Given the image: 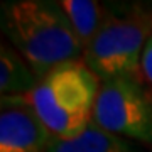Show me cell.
<instances>
[{
  "label": "cell",
  "mask_w": 152,
  "mask_h": 152,
  "mask_svg": "<svg viewBox=\"0 0 152 152\" xmlns=\"http://www.w3.org/2000/svg\"><path fill=\"white\" fill-rule=\"evenodd\" d=\"M48 152H135V149L129 140L103 130L91 120L80 135L53 140Z\"/></svg>",
  "instance_id": "7"
},
{
  "label": "cell",
  "mask_w": 152,
  "mask_h": 152,
  "mask_svg": "<svg viewBox=\"0 0 152 152\" xmlns=\"http://www.w3.org/2000/svg\"><path fill=\"white\" fill-rule=\"evenodd\" d=\"M152 36V12L134 7L112 10L110 17L85 48L83 63L102 80L142 78L140 61Z\"/></svg>",
  "instance_id": "3"
},
{
  "label": "cell",
  "mask_w": 152,
  "mask_h": 152,
  "mask_svg": "<svg viewBox=\"0 0 152 152\" xmlns=\"http://www.w3.org/2000/svg\"><path fill=\"white\" fill-rule=\"evenodd\" d=\"M39 80L15 49L2 44L0 49V93L2 96H24L31 95Z\"/></svg>",
  "instance_id": "6"
},
{
  "label": "cell",
  "mask_w": 152,
  "mask_h": 152,
  "mask_svg": "<svg viewBox=\"0 0 152 152\" xmlns=\"http://www.w3.org/2000/svg\"><path fill=\"white\" fill-rule=\"evenodd\" d=\"M59 4L83 48L91 42L112 14V9L93 0H63Z\"/></svg>",
  "instance_id": "8"
},
{
  "label": "cell",
  "mask_w": 152,
  "mask_h": 152,
  "mask_svg": "<svg viewBox=\"0 0 152 152\" xmlns=\"http://www.w3.org/2000/svg\"><path fill=\"white\" fill-rule=\"evenodd\" d=\"M100 86L102 80L83 61H69L46 73L29 100L53 140H64L91 124Z\"/></svg>",
  "instance_id": "2"
},
{
  "label": "cell",
  "mask_w": 152,
  "mask_h": 152,
  "mask_svg": "<svg viewBox=\"0 0 152 152\" xmlns=\"http://www.w3.org/2000/svg\"><path fill=\"white\" fill-rule=\"evenodd\" d=\"M93 122L125 140L152 147V90L142 78H113L102 81Z\"/></svg>",
  "instance_id": "4"
},
{
  "label": "cell",
  "mask_w": 152,
  "mask_h": 152,
  "mask_svg": "<svg viewBox=\"0 0 152 152\" xmlns=\"http://www.w3.org/2000/svg\"><path fill=\"white\" fill-rule=\"evenodd\" d=\"M140 73H142V78L152 86V36H151V39L147 41L145 49H144V54H142Z\"/></svg>",
  "instance_id": "9"
},
{
  "label": "cell",
  "mask_w": 152,
  "mask_h": 152,
  "mask_svg": "<svg viewBox=\"0 0 152 152\" xmlns=\"http://www.w3.org/2000/svg\"><path fill=\"white\" fill-rule=\"evenodd\" d=\"M2 31L37 80L58 64L83 59L81 41L59 2L15 0L2 4Z\"/></svg>",
  "instance_id": "1"
},
{
  "label": "cell",
  "mask_w": 152,
  "mask_h": 152,
  "mask_svg": "<svg viewBox=\"0 0 152 152\" xmlns=\"http://www.w3.org/2000/svg\"><path fill=\"white\" fill-rule=\"evenodd\" d=\"M53 137L36 113L29 95L2 96L0 152H48Z\"/></svg>",
  "instance_id": "5"
}]
</instances>
